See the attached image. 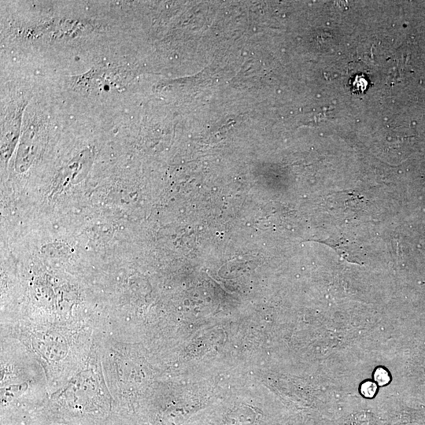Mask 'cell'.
<instances>
[{"mask_svg": "<svg viewBox=\"0 0 425 425\" xmlns=\"http://www.w3.org/2000/svg\"><path fill=\"white\" fill-rule=\"evenodd\" d=\"M375 380L380 384L384 385L389 382L390 378L386 370L378 368L375 372Z\"/></svg>", "mask_w": 425, "mask_h": 425, "instance_id": "1", "label": "cell"}, {"mask_svg": "<svg viewBox=\"0 0 425 425\" xmlns=\"http://www.w3.org/2000/svg\"><path fill=\"white\" fill-rule=\"evenodd\" d=\"M362 392L366 397H372L376 392V386L374 382H366L362 385Z\"/></svg>", "mask_w": 425, "mask_h": 425, "instance_id": "2", "label": "cell"}]
</instances>
